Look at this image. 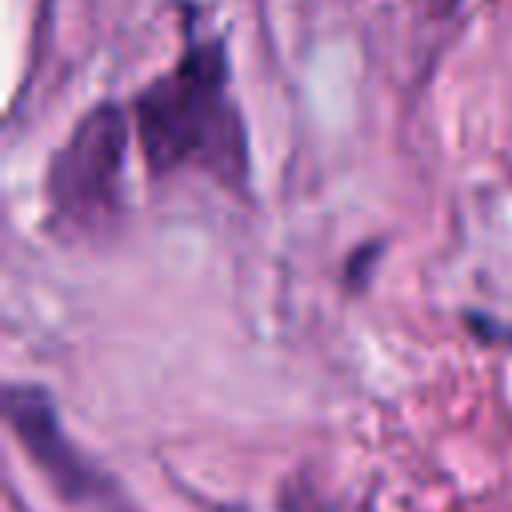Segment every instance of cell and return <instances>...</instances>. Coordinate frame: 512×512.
Here are the masks:
<instances>
[{
	"mask_svg": "<svg viewBox=\"0 0 512 512\" xmlns=\"http://www.w3.org/2000/svg\"><path fill=\"white\" fill-rule=\"evenodd\" d=\"M372 252H376V244L360 248V252L348 260V264H356V272H348V284H352V288H364V280H368V272H364V268H372V260H376Z\"/></svg>",
	"mask_w": 512,
	"mask_h": 512,
	"instance_id": "5",
	"label": "cell"
},
{
	"mask_svg": "<svg viewBox=\"0 0 512 512\" xmlns=\"http://www.w3.org/2000/svg\"><path fill=\"white\" fill-rule=\"evenodd\" d=\"M4 420H8L12 436L20 440V448L28 452V460L40 468V476L56 488L60 500H68V504L116 500L112 476H104L100 464H92L76 448V440L68 436V428L56 412V400L40 384H8L4 388Z\"/></svg>",
	"mask_w": 512,
	"mask_h": 512,
	"instance_id": "3",
	"label": "cell"
},
{
	"mask_svg": "<svg viewBox=\"0 0 512 512\" xmlns=\"http://www.w3.org/2000/svg\"><path fill=\"white\" fill-rule=\"evenodd\" d=\"M468 328H472L476 340H484V344H512V328H496L492 316H476V312H468Z\"/></svg>",
	"mask_w": 512,
	"mask_h": 512,
	"instance_id": "4",
	"label": "cell"
},
{
	"mask_svg": "<svg viewBox=\"0 0 512 512\" xmlns=\"http://www.w3.org/2000/svg\"><path fill=\"white\" fill-rule=\"evenodd\" d=\"M128 116L152 180L200 172L228 192L248 196L252 148L232 92L224 36H200L188 28L176 64L132 96Z\"/></svg>",
	"mask_w": 512,
	"mask_h": 512,
	"instance_id": "1",
	"label": "cell"
},
{
	"mask_svg": "<svg viewBox=\"0 0 512 512\" xmlns=\"http://www.w3.org/2000/svg\"><path fill=\"white\" fill-rule=\"evenodd\" d=\"M132 116L104 100L88 108L68 140L52 152L44 172V208L48 232L80 244L104 240L124 220V156H128Z\"/></svg>",
	"mask_w": 512,
	"mask_h": 512,
	"instance_id": "2",
	"label": "cell"
}]
</instances>
